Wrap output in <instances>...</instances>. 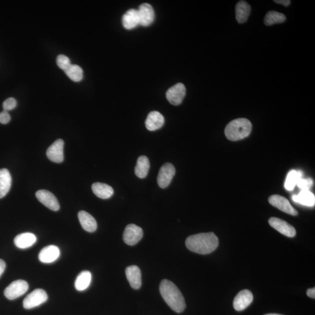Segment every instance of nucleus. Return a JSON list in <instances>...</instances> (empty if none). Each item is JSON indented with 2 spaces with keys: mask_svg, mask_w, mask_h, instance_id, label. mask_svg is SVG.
Returning a JSON list of instances; mask_svg holds the SVG:
<instances>
[{
  "mask_svg": "<svg viewBox=\"0 0 315 315\" xmlns=\"http://www.w3.org/2000/svg\"><path fill=\"white\" fill-rule=\"evenodd\" d=\"M250 11V6L246 2L240 1L237 3L235 8L237 22L239 24L245 23L248 19Z\"/></svg>",
  "mask_w": 315,
  "mask_h": 315,
  "instance_id": "5701e85b",
  "label": "nucleus"
},
{
  "mask_svg": "<svg viewBox=\"0 0 315 315\" xmlns=\"http://www.w3.org/2000/svg\"><path fill=\"white\" fill-rule=\"evenodd\" d=\"M312 185L313 180L311 178H300L296 183V185L298 186L299 188L302 190H309Z\"/></svg>",
  "mask_w": 315,
  "mask_h": 315,
  "instance_id": "7c9ffc66",
  "label": "nucleus"
},
{
  "mask_svg": "<svg viewBox=\"0 0 315 315\" xmlns=\"http://www.w3.org/2000/svg\"><path fill=\"white\" fill-rule=\"evenodd\" d=\"M12 179L8 169H0V199L6 196L12 186Z\"/></svg>",
  "mask_w": 315,
  "mask_h": 315,
  "instance_id": "412c9836",
  "label": "nucleus"
},
{
  "mask_svg": "<svg viewBox=\"0 0 315 315\" xmlns=\"http://www.w3.org/2000/svg\"><path fill=\"white\" fill-rule=\"evenodd\" d=\"M56 62L59 68L64 71L68 69L70 65H72L68 57L63 55H60L58 56Z\"/></svg>",
  "mask_w": 315,
  "mask_h": 315,
  "instance_id": "c756f323",
  "label": "nucleus"
},
{
  "mask_svg": "<svg viewBox=\"0 0 315 315\" xmlns=\"http://www.w3.org/2000/svg\"><path fill=\"white\" fill-rule=\"evenodd\" d=\"M164 117L157 111L151 112L148 114L146 120V128L149 131L158 130L164 125Z\"/></svg>",
  "mask_w": 315,
  "mask_h": 315,
  "instance_id": "dca6fc26",
  "label": "nucleus"
},
{
  "mask_svg": "<svg viewBox=\"0 0 315 315\" xmlns=\"http://www.w3.org/2000/svg\"><path fill=\"white\" fill-rule=\"evenodd\" d=\"M159 290L162 298L171 308L175 312L181 313L186 307L185 299L181 292L174 283L164 279L159 286Z\"/></svg>",
  "mask_w": 315,
  "mask_h": 315,
  "instance_id": "f03ea898",
  "label": "nucleus"
},
{
  "mask_svg": "<svg viewBox=\"0 0 315 315\" xmlns=\"http://www.w3.org/2000/svg\"><path fill=\"white\" fill-rule=\"evenodd\" d=\"M186 93V87L182 83H178L166 92V97L169 103L178 106L182 104Z\"/></svg>",
  "mask_w": 315,
  "mask_h": 315,
  "instance_id": "0eeeda50",
  "label": "nucleus"
},
{
  "mask_svg": "<svg viewBox=\"0 0 315 315\" xmlns=\"http://www.w3.org/2000/svg\"><path fill=\"white\" fill-rule=\"evenodd\" d=\"M29 288V285L26 281L19 279L11 283L5 290V295L10 300L16 299L24 294Z\"/></svg>",
  "mask_w": 315,
  "mask_h": 315,
  "instance_id": "39448f33",
  "label": "nucleus"
},
{
  "mask_svg": "<svg viewBox=\"0 0 315 315\" xmlns=\"http://www.w3.org/2000/svg\"><path fill=\"white\" fill-rule=\"evenodd\" d=\"M150 167L149 159L146 156H140L137 159L135 173L138 178L144 179L147 176Z\"/></svg>",
  "mask_w": 315,
  "mask_h": 315,
  "instance_id": "393cba45",
  "label": "nucleus"
},
{
  "mask_svg": "<svg viewBox=\"0 0 315 315\" xmlns=\"http://www.w3.org/2000/svg\"><path fill=\"white\" fill-rule=\"evenodd\" d=\"M126 274L131 286L134 289H139L141 286V273L137 265H131L126 269Z\"/></svg>",
  "mask_w": 315,
  "mask_h": 315,
  "instance_id": "f3484780",
  "label": "nucleus"
},
{
  "mask_svg": "<svg viewBox=\"0 0 315 315\" xmlns=\"http://www.w3.org/2000/svg\"><path fill=\"white\" fill-rule=\"evenodd\" d=\"M303 173L301 171H297L292 170L288 173L286 176L284 184L285 188L289 191L292 190L296 185L298 180L302 178Z\"/></svg>",
  "mask_w": 315,
  "mask_h": 315,
  "instance_id": "bb28decb",
  "label": "nucleus"
},
{
  "mask_svg": "<svg viewBox=\"0 0 315 315\" xmlns=\"http://www.w3.org/2000/svg\"><path fill=\"white\" fill-rule=\"evenodd\" d=\"M60 251L58 246L49 245L42 249L39 254V259L42 263H52L60 256Z\"/></svg>",
  "mask_w": 315,
  "mask_h": 315,
  "instance_id": "2eb2a0df",
  "label": "nucleus"
},
{
  "mask_svg": "<svg viewBox=\"0 0 315 315\" xmlns=\"http://www.w3.org/2000/svg\"><path fill=\"white\" fill-rule=\"evenodd\" d=\"M81 226L88 232H94L97 229V222L95 218L88 212L81 211L78 214Z\"/></svg>",
  "mask_w": 315,
  "mask_h": 315,
  "instance_id": "aec40b11",
  "label": "nucleus"
},
{
  "mask_svg": "<svg viewBox=\"0 0 315 315\" xmlns=\"http://www.w3.org/2000/svg\"><path fill=\"white\" fill-rule=\"evenodd\" d=\"M123 26L127 30H131L140 25V19L138 11L130 9L124 14L122 18Z\"/></svg>",
  "mask_w": 315,
  "mask_h": 315,
  "instance_id": "a211bd4d",
  "label": "nucleus"
},
{
  "mask_svg": "<svg viewBox=\"0 0 315 315\" xmlns=\"http://www.w3.org/2000/svg\"><path fill=\"white\" fill-rule=\"evenodd\" d=\"M37 236L34 233L26 232L21 233L14 239V243L20 249H27L33 246L37 242Z\"/></svg>",
  "mask_w": 315,
  "mask_h": 315,
  "instance_id": "6ab92c4d",
  "label": "nucleus"
},
{
  "mask_svg": "<svg viewBox=\"0 0 315 315\" xmlns=\"http://www.w3.org/2000/svg\"><path fill=\"white\" fill-rule=\"evenodd\" d=\"M274 2L285 7H288L291 3V1L289 0H275Z\"/></svg>",
  "mask_w": 315,
  "mask_h": 315,
  "instance_id": "72a5a7b5",
  "label": "nucleus"
},
{
  "mask_svg": "<svg viewBox=\"0 0 315 315\" xmlns=\"http://www.w3.org/2000/svg\"><path fill=\"white\" fill-rule=\"evenodd\" d=\"M6 267V264L5 261L0 259V277L3 274L4 271H5Z\"/></svg>",
  "mask_w": 315,
  "mask_h": 315,
  "instance_id": "c9c22d12",
  "label": "nucleus"
},
{
  "mask_svg": "<svg viewBox=\"0 0 315 315\" xmlns=\"http://www.w3.org/2000/svg\"><path fill=\"white\" fill-rule=\"evenodd\" d=\"M252 129V123L248 119H237L232 120L226 126L225 134L229 140L238 141L248 136Z\"/></svg>",
  "mask_w": 315,
  "mask_h": 315,
  "instance_id": "7ed1b4c3",
  "label": "nucleus"
},
{
  "mask_svg": "<svg viewBox=\"0 0 315 315\" xmlns=\"http://www.w3.org/2000/svg\"><path fill=\"white\" fill-rule=\"evenodd\" d=\"M11 120V116L7 111H4L0 113V123L3 125L9 123Z\"/></svg>",
  "mask_w": 315,
  "mask_h": 315,
  "instance_id": "473e14b6",
  "label": "nucleus"
},
{
  "mask_svg": "<svg viewBox=\"0 0 315 315\" xmlns=\"http://www.w3.org/2000/svg\"><path fill=\"white\" fill-rule=\"evenodd\" d=\"M92 280V274L90 271L81 272L75 281V287L77 291H84L90 286Z\"/></svg>",
  "mask_w": 315,
  "mask_h": 315,
  "instance_id": "a878e982",
  "label": "nucleus"
},
{
  "mask_svg": "<svg viewBox=\"0 0 315 315\" xmlns=\"http://www.w3.org/2000/svg\"><path fill=\"white\" fill-rule=\"evenodd\" d=\"M64 141L58 139L48 148L47 152L48 158L53 162L62 163L64 161Z\"/></svg>",
  "mask_w": 315,
  "mask_h": 315,
  "instance_id": "f8f14e48",
  "label": "nucleus"
},
{
  "mask_svg": "<svg viewBox=\"0 0 315 315\" xmlns=\"http://www.w3.org/2000/svg\"><path fill=\"white\" fill-rule=\"evenodd\" d=\"M48 299L47 292L44 289L38 288L26 296L23 301V306L25 309H33L47 302Z\"/></svg>",
  "mask_w": 315,
  "mask_h": 315,
  "instance_id": "20e7f679",
  "label": "nucleus"
},
{
  "mask_svg": "<svg viewBox=\"0 0 315 315\" xmlns=\"http://www.w3.org/2000/svg\"><path fill=\"white\" fill-rule=\"evenodd\" d=\"M292 199L294 202L304 205V206L312 207L314 205L315 197L314 194L309 190H302L297 195H293Z\"/></svg>",
  "mask_w": 315,
  "mask_h": 315,
  "instance_id": "b1692460",
  "label": "nucleus"
},
{
  "mask_svg": "<svg viewBox=\"0 0 315 315\" xmlns=\"http://www.w3.org/2000/svg\"><path fill=\"white\" fill-rule=\"evenodd\" d=\"M37 199L49 209L57 211L60 209L58 199L51 192L47 190H40L36 193Z\"/></svg>",
  "mask_w": 315,
  "mask_h": 315,
  "instance_id": "9d476101",
  "label": "nucleus"
},
{
  "mask_svg": "<svg viewBox=\"0 0 315 315\" xmlns=\"http://www.w3.org/2000/svg\"><path fill=\"white\" fill-rule=\"evenodd\" d=\"M268 223L272 228L283 235L290 237V238H292L296 235L294 227L281 219L272 217L269 219Z\"/></svg>",
  "mask_w": 315,
  "mask_h": 315,
  "instance_id": "9b49d317",
  "label": "nucleus"
},
{
  "mask_svg": "<svg viewBox=\"0 0 315 315\" xmlns=\"http://www.w3.org/2000/svg\"><path fill=\"white\" fill-rule=\"evenodd\" d=\"M265 315H282V314H277V313H269V314H267Z\"/></svg>",
  "mask_w": 315,
  "mask_h": 315,
  "instance_id": "e433bc0d",
  "label": "nucleus"
},
{
  "mask_svg": "<svg viewBox=\"0 0 315 315\" xmlns=\"http://www.w3.org/2000/svg\"><path fill=\"white\" fill-rule=\"evenodd\" d=\"M175 166L171 163H166L161 166L157 177V182L162 189L167 187L175 175Z\"/></svg>",
  "mask_w": 315,
  "mask_h": 315,
  "instance_id": "423d86ee",
  "label": "nucleus"
},
{
  "mask_svg": "<svg viewBox=\"0 0 315 315\" xmlns=\"http://www.w3.org/2000/svg\"><path fill=\"white\" fill-rule=\"evenodd\" d=\"M140 25L143 27L150 26L154 22L155 13L153 7L150 4L144 3L139 7Z\"/></svg>",
  "mask_w": 315,
  "mask_h": 315,
  "instance_id": "ddd939ff",
  "label": "nucleus"
},
{
  "mask_svg": "<svg viewBox=\"0 0 315 315\" xmlns=\"http://www.w3.org/2000/svg\"><path fill=\"white\" fill-rule=\"evenodd\" d=\"M17 102L16 99L13 98H9L4 102L3 106L5 111H12L17 106Z\"/></svg>",
  "mask_w": 315,
  "mask_h": 315,
  "instance_id": "2f4dec72",
  "label": "nucleus"
},
{
  "mask_svg": "<svg viewBox=\"0 0 315 315\" xmlns=\"http://www.w3.org/2000/svg\"><path fill=\"white\" fill-rule=\"evenodd\" d=\"M92 190L95 195L102 199H109L114 193V190L111 186L102 183H94L92 186Z\"/></svg>",
  "mask_w": 315,
  "mask_h": 315,
  "instance_id": "4be33fe9",
  "label": "nucleus"
},
{
  "mask_svg": "<svg viewBox=\"0 0 315 315\" xmlns=\"http://www.w3.org/2000/svg\"><path fill=\"white\" fill-rule=\"evenodd\" d=\"M253 300L252 293L249 290H242L235 296L233 303V307L237 311H242L249 306L253 302Z\"/></svg>",
  "mask_w": 315,
  "mask_h": 315,
  "instance_id": "4468645a",
  "label": "nucleus"
},
{
  "mask_svg": "<svg viewBox=\"0 0 315 315\" xmlns=\"http://www.w3.org/2000/svg\"><path fill=\"white\" fill-rule=\"evenodd\" d=\"M286 17L284 14L277 12H269L264 18V24L267 26H271L275 24H281L284 23Z\"/></svg>",
  "mask_w": 315,
  "mask_h": 315,
  "instance_id": "cd10ccee",
  "label": "nucleus"
},
{
  "mask_svg": "<svg viewBox=\"0 0 315 315\" xmlns=\"http://www.w3.org/2000/svg\"><path fill=\"white\" fill-rule=\"evenodd\" d=\"M143 236V231L140 226L135 224H129L126 226L123 233V240L127 245H136Z\"/></svg>",
  "mask_w": 315,
  "mask_h": 315,
  "instance_id": "6e6552de",
  "label": "nucleus"
},
{
  "mask_svg": "<svg viewBox=\"0 0 315 315\" xmlns=\"http://www.w3.org/2000/svg\"><path fill=\"white\" fill-rule=\"evenodd\" d=\"M219 240L213 232L200 233L190 236L186 245L190 251L201 254H209L217 248Z\"/></svg>",
  "mask_w": 315,
  "mask_h": 315,
  "instance_id": "f257e3e1",
  "label": "nucleus"
},
{
  "mask_svg": "<svg viewBox=\"0 0 315 315\" xmlns=\"http://www.w3.org/2000/svg\"><path fill=\"white\" fill-rule=\"evenodd\" d=\"M268 201L272 206L278 208L279 210L286 214L291 215H298V212L291 206L288 199L284 197L274 194L269 197Z\"/></svg>",
  "mask_w": 315,
  "mask_h": 315,
  "instance_id": "1a4fd4ad",
  "label": "nucleus"
},
{
  "mask_svg": "<svg viewBox=\"0 0 315 315\" xmlns=\"http://www.w3.org/2000/svg\"><path fill=\"white\" fill-rule=\"evenodd\" d=\"M65 72L69 79L74 82H80L83 79V70L79 66L71 65Z\"/></svg>",
  "mask_w": 315,
  "mask_h": 315,
  "instance_id": "c85d7f7f",
  "label": "nucleus"
},
{
  "mask_svg": "<svg viewBox=\"0 0 315 315\" xmlns=\"http://www.w3.org/2000/svg\"><path fill=\"white\" fill-rule=\"evenodd\" d=\"M306 294L311 298H315V288H310L307 290Z\"/></svg>",
  "mask_w": 315,
  "mask_h": 315,
  "instance_id": "f704fd0d",
  "label": "nucleus"
}]
</instances>
